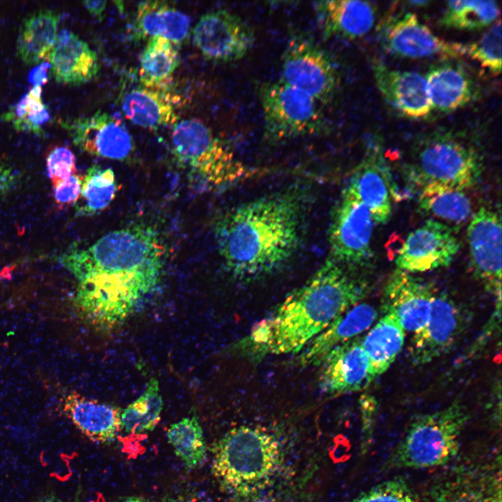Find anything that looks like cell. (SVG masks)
<instances>
[{
  "instance_id": "4",
  "label": "cell",
  "mask_w": 502,
  "mask_h": 502,
  "mask_svg": "<svg viewBox=\"0 0 502 502\" xmlns=\"http://www.w3.org/2000/svg\"><path fill=\"white\" fill-rule=\"evenodd\" d=\"M282 462V448L273 432L261 426L240 425L215 444L211 471L222 492L248 499L271 486Z\"/></svg>"
},
{
  "instance_id": "21",
  "label": "cell",
  "mask_w": 502,
  "mask_h": 502,
  "mask_svg": "<svg viewBox=\"0 0 502 502\" xmlns=\"http://www.w3.org/2000/svg\"><path fill=\"white\" fill-rule=\"evenodd\" d=\"M378 313L368 303H358L330 324L296 354L294 363L301 367L320 366L335 347L368 329Z\"/></svg>"
},
{
  "instance_id": "3",
  "label": "cell",
  "mask_w": 502,
  "mask_h": 502,
  "mask_svg": "<svg viewBox=\"0 0 502 502\" xmlns=\"http://www.w3.org/2000/svg\"><path fill=\"white\" fill-rule=\"evenodd\" d=\"M302 219L301 203L291 193L264 196L229 210L214 227L227 272L245 282L284 268L299 248Z\"/></svg>"
},
{
  "instance_id": "38",
  "label": "cell",
  "mask_w": 502,
  "mask_h": 502,
  "mask_svg": "<svg viewBox=\"0 0 502 502\" xmlns=\"http://www.w3.org/2000/svg\"><path fill=\"white\" fill-rule=\"evenodd\" d=\"M462 45V55H467L495 75L501 70V20L499 18L477 40Z\"/></svg>"
},
{
  "instance_id": "17",
  "label": "cell",
  "mask_w": 502,
  "mask_h": 502,
  "mask_svg": "<svg viewBox=\"0 0 502 502\" xmlns=\"http://www.w3.org/2000/svg\"><path fill=\"white\" fill-rule=\"evenodd\" d=\"M73 143L91 155L125 160L135 150L134 139L123 121L106 112L75 120L68 127Z\"/></svg>"
},
{
  "instance_id": "47",
  "label": "cell",
  "mask_w": 502,
  "mask_h": 502,
  "mask_svg": "<svg viewBox=\"0 0 502 502\" xmlns=\"http://www.w3.org/2000/svg\"><path fill=\"white\" fill-rule=\"evenodd\" d=\"M33 502H70L63 500L54 493H47L38 497Z\"/></svg>"
},
{
  "instance_id": "23",
  "label": "cell",
  "mask_w": 502,
  "mask_h": 502,
  "mask_svg": "<svg viewBox=\"0 0 502 502\" xmlns=\"http://www.w3.org/2000/svg\"><path fill=\"white\" fill-rule=\"evenodd\" d=\"M62 411L84 436L96 443H112L121 430L119 407L75 392L63 399Z\"/></svg>"
},
{
  "instance_id": "9",
  "label": "cell",
  "mask_w": 502,
  "mask_h": 502,
  "mask_svg": "<svg viewBox=\"0 0 502 502\" xmlns=\"http://www.w3.org/2000/svg\"><path fill=\"white\" fill-rule=\"evenodd\" d=\"M264 135L273 142L319 134L326 129L318 102L282 79L259 88Z\"/></svg>"
},
{
  "instance_id": "26",
  "label": "cell",
  "mask_w": 502,
  "mask_h": 502,
  "mask_svg": "<svg viewBox=\"0 0 502 502\" xmlns=\"http://www.w3.org/2000/svg\"><path fill=\"white\" fill-rule=\"evenodd\" d=\"M432 111L456 110L477 95L473 79L460 65L445 61L432 66L425 77Z\"/></svg>"
},
{
  "instance_id": "20",
  "label": "cell",
  "mask_w": 502,
  "mask_h": 502,
  "mask_svg": "<svg viewBox=\"0 0 502 502\" xmlns=\"http://www.w3.org/2000/svg\"><path fill=\"white\" fill-rule=\"evenodd\" d=\"M372 69L378 89L398 113L411 119L429 115L432 109L425 77L390 68L378 61H374Z\"/></svg>"
},
{
  "instance_id": "33",
  "label": "cell",
  "mask_w": 502,
  "mask_h": 502,
  "mask_svg": "<svg viewBox=\"0 0 502 502\" xmlns=\"http://www.w3.org/2000/svg\"><path fill=\"white\" fill-rule=\"evenodd\" d=\"M162 406L158 381L151 378L144 393L123 410L121 429L129 435H140L153 431L160 420Z\"/></svg>"
},
{
  "instance_id": "32",
  "label": "cell",
  "mask_w": 502,
  "mask_h": 502,
  "mask_svg": "<svg viewBox=\"0 0 502 502\" xmlns=\"http://www.w3.org/2000/svg\"><path fill=\"white\" fill-rule=\"evenodd\" d=\"M139 78L142 85L164 88L179 64L175 43L161 36H154L140 56Z\"/></svg>"
},
{
  "instance_id": "31",
  "label": "cell",
  "mask_w": 502,
  "mask_h": 502,
  "mask_svg": "<svg viewBox=\"0 0 502 502\" xmlns=\"http://www.w3.org/2000/svg\"><path fill=\"white\" fill-rule=\"evenodd\" d=\"M418 205L425 213L457 225L466 222L472 212L464 190L434 184L422 187Z\"/></svg>"
},
{
  "instance_id": "16",
  "label": "cell",
  "mask_w": 502,
  "mask_h": 502,
  "mask_svg": "<svg viewBox=\"0 0 502 502\" xmlns=\"http://www.w3.org/2000/svg\"><path fill=\"white\" fill-rule=\"evenodd\" d=\"M462 310L449 297L434 296L425 325L414 333L409 355L416 365H424L448 351L463 330Z\"/></svg>"
},
{
  "instance_id": "5",
  "label": "cell",
  "mask_w": 502,
  "mask_h": 502,
  "mask_svg": "<svg viewBox=\"0 0 502 502\" xmlns=\"http://www.w3.org/2000/svg\"><path fill=\"white\" fill-rule=\"evenodd\" d=\"M469 419V410L459 398L441 410L419 416L410 423L382 469L446 465L459 453V439Z\"/></svg>"
},
{
  "instance_id": "25",
  "label": "cell",
  "mask_w": 502,
  "mask_h": 502,
  "mask_svg": "<svg viewBox=\"0 0 502 502\" xmlns=\"http://www.w3.org/2000/svg\"><path fill=\"white\" fill-rule=\"evenodd\" d=\"M318 25L326 38H356L367 33L375 20V10L368 1L324 0L314 4Z\"/></svg>"
},
{
  "instance_id": "18",
  "label": "cell",
  "mask_w": 502,
  "mask_h": 502,
  "mask_svg": "<svg viewBox=\"0 0 502 502\" xmlns=\"http://www.w3.org/2000/svg\"><path fill=\"white\" fill-rule=\"evenodd\" d=\"M319 367V388L328 396L360 390L374 380L359 336L333 349Z\"/></svg>"
},
{
  "instance_id": "42",
  "label": "cell",
  "mask_w": 502,
  "mask_h": 502,
  "mask_svg": "<svg viewBox=\"0 0 502 502\" xmlns=\"http://www.w3.org/2000/svg\"><path fill=\"white\" fill-rule=\"evenodd\" d=\"M83 176L74 174L54 186L53 193L56 203L61 206H71L79 199Z\"/></svg>"
},
{
  "instance_id": "39",
  "label": "cell",
  "mask_w": 502,
  "mask_h": 502,
  "mask_svg": "<svg viewBox=\"0 0 502 502\" xmlns=\"http://www.w3.org/2000/svg\"><path fill=\"white\" fill-rule=\"evenodd\" d=\"M348 502H420V499L406 479L395 476L363 492Z\"/></svg>"
},
{
  "instance_id": "27",
  "label": "cell",
  "mask_w": 502,
  "mask_h": 502,
  "mask_svg": "<svg viewBox=\"0 0 502 502\" xmlns=\"http://www.w3.org/2000/svg\"><path fill=\"white\" fill-rule=\"evenodd\" d=\"M165 88L142 85L128 91L121 100L124 115L144 128L174 126L178 121L175 100Z\"/></svg>"
},
{
  "instance_id": "7",
  "label": "cell",
  "mask_w": 502,
  "mask_h": 502,
  "mask_svg": "<svg viewBox=\"0 0 502 502\" xmlns=\"http://www.w3.org/2000/svg\"><path fill=\"white\" fill-rule=\"evenodd\" d=\"M482 168L479 153L466 137L437 130L417 144L411 171L421 188L434 184L465 190L477 181Z\"/></svg>"
},
{
  "instance_id": "36",
  "label": "cell",
  "mask_w": 502,
  "mask_h": 502,
  "mask_svg": "<svg viewBox=\"0 0 502 502\" xmlns=\"http://www.w3.org/2000/svg\"><path fill=\"white\" fill-rule=\"evenodd\" d=\"M499 15V7L494 1H449L440 23L457 29L479 30L492 25Z\"/></svg>"
},
{
  "instance_id": "8",
  "label": "cell",
  "mask_w": 502,
  "mask_h": 502,
  "mask_svg": "<svg viewBox=\"0 0 502 502\" xmlns=\"http://www.w3.org/2000/svg\"><path fill=\"white\" fill-rule=\"evenodd\" d=\"M172 151L178 164L213 185L245 178L250 171L202 121L187 119L173 126Z\"/></svg>"
},
{
  "instance_id": "48",
  "label": "cell",
  "mask_w": 502,
  "mask_h": 502,
  "mask_svg": "<svg viewBox=\"0 0 502 502\" xmlns=\"http://www.w3.org/2000/svg\"><path fill=\"white\" fill-rule=\"evenodd\" d=\"M118 502H151L149 499L142 496H126Z\"/></svg>"
},
{
  "instance_id": "28",
  "label": "cell",
  "mask_w": 502,
  "mask_h": 502,
  "mask_svg": "<svg viewBox=\"0 0 502 502\" xmlns=\"http://www.w3.org/2000/svg\"><path fill=\"white\" fill-rule=\"evenodd\" d=\"M190 17L162 1H146L137 7L133 31L137 38L163 37L175 44L187 38Z\"/></svg>"
},
{
  "instance_id": "15",
  "label": "cell",
  "mask_w": 502,
  "mask_h": 502,
  "mask_svg": "<svg viewBox=\"0 0 502 502\" xmlns=\"http://www.w3.org/2000/svg\"><path fill=\"white\" fill-rule=\"evenodd\" d=\"M469 255L476 277L485 287L501 296V224L496 212L482 207L474 213L467 229Z\"/></svg>"
},
{
  "instance_id": "11",
  "label": "cell",
  "mask_w": 502,
  "mask_h": 502,
  "mask_svg": "<svg viewBox=\"0 0 502 502\" xmlns=\"http://www.w3.org/2000/svg\"><path fill=\"white\" fill-rule=\"evenodd\" d=\"M282 80L318 102H328L338 86L337 67L329 54L310 38L298 35L287 45Z\"/></svg>"
},
{
  "instance_id": "41",
  "label": "cell",
  "mask_w": 502,
  "mask_h": 502,
  "mask_svg": "<svg viewBox=\"0 0 502 502\" xmlns=\"http://www.w3.org/2000/svg\"><path fill=\"white\" fill-rule=\"evenodd\" d=\"M361 411V441L362 454H365L372 447L373 434L377 415V404L371 396H363L360 400Z\"/></svg>"
},
{
  "instance_id": "45",
  "label": "cell",
  "mask_w": 502,
  "mask_h": 502,
  "mask_svg": "<svg viewBox=\"0 0 502 502\" xmlns=\"http://www.w3.org/2000/svg\"><path fill=\"white\" fill-rule=\"evenodd\" d=\"M49 62H43L34 68L29 75V79L34 86H41L47 82V71L50 68Z\"/></svg>"
},
{
  "instance_id": "37",
  "label": "cell",
  "mask_w": 502,
  "mask_h": 502,
  "mask_svg": "<svg viewBox=\"0 0 502 502\" xmlns=\"http://www.w3.org/2000/svg\"><path fill=\"white\" fill-rule=\"evenodd\" d=\"M42 88L34 86L11 111L5 114V121H12L17 130L43 132L40 126L50 119L47 107L42 101Z\"/></svg>"
},
{
  "instance_id": "22",
  "label": "cell",
  "mask_w": 502,
  "mask_h": 502,
  "mask_svg": "<svg viewBox=\"0 0 502 502\" xmlns=\"http://www.w3.org/2000/svg\"><path fill=\"white\" fill-rule=\"evenodd\" d=\"M381 149L374 144L353 172L346 188L369 210L374 223L386 224L392 213Z\"/></svg>"
},
{
  "instance_id": "1",
  "label": "cell",
  "mask_w": 502,
  "mask_h": 502,
  "mask_svg": "<svg viewBox=\"0 0 502 502\" xmlns=\"http://www.w3.org/2000/svg\"><path fill=\"white\" fill-rule=\"evenodd\" d=\"M165 249L151 227L112 231L60 262L78 281L75 306L93 327L111 330L139 310L158 285Z\"/></svg>"
},
{
  "instance_id": "6",
  "label": "cell",
  "mask_w": 502,
  "mask_h": 502,
  "mask_svg": "<svg viewBox=\"0 0 502 502\" xmlns=\"http://www.w3.org/2000/svg\"><path fill=\"white\" fill-rule=\"evenodd\" d=\"M443 466L426 485L424 502H501L500 447L473 448Z\"/></svg>"
},
{
  "instance_id": "46",
  "label": "cell",
  "mask_w": 502,
  "mask_h": 502,
  "mask_svg": "<svg viewBox=\"0 0 502 502\" xmlns=\"http://www.w3.org/2000/svg\"><path fill=\"white\" fill-rule=\"evenodd\" d=\"M86 9L95 17H101L106 8V1H84Z\"/></svg>"
},
{
  "instance_id": "10",
  "label": "cell",
  "mask_w": 502,
  "mask_h": 502,
  "mask_svg": "<svg viewBox=\"0 0 502 502\" xmlns=\"http://www.w3.org/2000/svg\"><path fill=\"white\" fill-rule=\"evenodd\" d=\"M374 225L367 207L346 188L329 227L328 258L354 271L363 268L372 256Z\"/></svg>"
},
{
  "instance_id": "19",
  "label": "cell",
  "mask_w": 502,
  "mask_h": 502,
  "mask_svg": "<svg viewBox=\"0 0 502 502\" xmlns=\"http://www.w3.org/2000/svg\"><path fill=\"white\" fill-rule=\"evenodd\" d=\"M434 291L411 273L396 268L388 279L383 293L385 313H392L404 330L413 333L426 324Z\"/></svg>"
},
{
  "instance_id": "44",
  "label": "cell",
  "mask_w": 502,
  "mask_h": 502,
  "mask_svg": "<svg viewBox=\"0 0 502 502\" xmlns=\"http://www.w3.org/2000/svg\"><path fill=\"white\" fill-rule=\"evenodd\" d=\"M162 502H206L201 495L194 489L181 488L169 492Z\"/></svg>"
},
{
  "instance_id": "14",
  "label": "cell",
  "mask_w": 502,
  "mask_h": 502,
  "mask_svg": "<svg viewBox=\"0 0 502 502\" xmlns=\"http://www.w3.org/2000/svg\"><path fill=\"white\" fill-rule=\"evenodd\" d=\"M380 39L386 50L401 57L439 56L448 59L462 56L460 43L439 38L412 13L388 18L381 27Z\"/></svg>"
},
{
  "instance_id": "40",
  "label": "cell",
  "mask_w": 502,
  "mask_h": 502,
  "mask_svg": "<svg viewBox=\"0 0 502 502\" xmlns=\"http://www.w3.org/2000/svg\"><path fill=\"white\" fill-rule=\"evenodd\" d=\"M46 161L47 174L53 187L77 172L75 156L67 147L54 148Z\"/></svg>"
},
{
  "instance_id": "2",
  "label": "cell",
  "mask_w": 502,
  "mask_h": 502,
  "mask_svg": "<svg viewBox=\"0 0 502 502\" xmlns=\"http://www.w3.org/2000/svg\"><path fill=\"white\" fill-rule=\"evenodd\" d=\"M358 273L328 258L300 287L232 346L252 362L270 356L296 354L314 337L369 292Z\"/></svg>"
},
{
  "instance_id": "34",
  "label": "cell",
  "mask_w": 502,
  "mask_h": 502,
  "mask_svg": "<svg viewBox=\"0 0 502 502\" xmlns=\"http://www.w3.org/2000/svg\"><path fill=\"white\" fill-rule=\"evenodd\" d=\"M167 436L185 469H195L204 463L206 445L202 427L195 414L172 424L167 429Z\"/></svg>"
},
{
  "instance_id": "35",
  "label": "cell",
  "mask_w": 502,
  "mask_h": 502,
  "mask_svg": "<svg viewBox=\"0 0 502 502\" xmlns=\"http://www.w3.org/2000/svg\"><path fill=\"white\" fill-rule=\"evenodd\" d=\"M117 190L116 177L112 169L96 165L91 166L83 176L81 201L76 207L77 215L88 216L103 211L113 201Z\"/></svg>"
},
{
  "instance_id": "24",
  "label": "cell",
  "mask_w": 502,
  "mask_h": 502,
  "mask_svg": "<svg viewBox=\"0 0 502 502\" xmlns=\"http://www.w3.org/2000/svg\"><path fill=\"white\" fill-rule=\"evenodd\" d=\"M48 61L56 80L67 84L87 82L100 70L96 53L85 41L66 29L57 34Z\"/></svg>"
},
{
  "instance_id": "13",
  "label": "cell",
  "mask_w": 502,
  "mask_h": 502,
  "mask_svg": "<svg viewBox=\"0 0 502 502\" xmlns=\"http://www.w3.org/2000/svg\"><path fill=\"white\" fill-rule=\"evenodd\" d=\"M459 250L452 227L429 219L409 234L395 264L397 268L409 273L426 272L449 266Z\"/></svg>"
},
{
  "instance_id": "30",
  "label": "cell",
  "mask_w": 502,
  "mask_h": 502,
  "mask_svg": "<svg viewBox=\"0 0 502 502\" xmlns=\"http://www.w3.org/2000/svg\"><path fill=\"white\" fill-rule=\"evenodd\" d=\"M59 16L50 10L36 11L23 22L17 43V56L27 64L48 61L56 41Z\"/></svg>"
},
{
  "instance_id": "43",
  "label": "cell",
  "mask_w": 502,
  "mask_h": 502,
  "mask_svg": "<svg viewBox=\"0 0 502 502\" xmlns=\"http://www.w3.org/2000/svg\"><path fill=\"white\" fill-rule=\"evenodd\" d=\"M18 175L7 164L0 161V197L10 192L17 184Z\"/></svg>"
},
{
  "instance_id": "12",
  "label": "cell",
  "mask_w": 502,
  "mask_h": 502,
  "mask_svg": "<svg viewBox=\"0 0 502 502\" xmlns=\"http://www.w3.org/2000/svg\"><path fill=\"white\" fill-rule=\"evenodd\" d=\"M192 38L204 56L218 62L242 59L255 41L252 28L241 17L225 10L202 15L192 29Z\"/></svg>"
},
{
  "instance_id": "29",
  "label": "cell",
  "mask_w": 502,
  "mask_h": 502,
  "mask_svg": "<svg viewBox=\"0 0 502 502\" xmlns=\"http://www.w3.org/2000/svg\"><path fill=\"white\" fill-rule=\"evenodd\" d=\"M404 337L405 330L392 313H386L362 337V346L373 379L385 372L395 361L403 347Z\"/></svg>"
}]
</instances>
